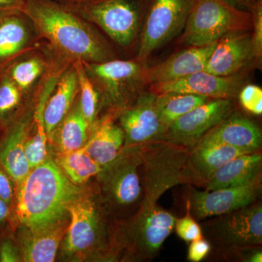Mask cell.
Instances as JSON below:
<instances>
[{"mask_svg":"<svg viewBox=\"0 0 262 262\" xmlns=\"http://www.w3.org/2000/svg\"><path fill=\"white\" fill-rule=\"evenodd\" d=\"M17 189L15 217L22 227L29 229L64 220L69 206L81 194L80 187L48 159L31 170Z\"/></svg>","mask_w":262,"mask_h":262,"instance_id":"1","label":"cell"},{"mask_svg":"<svg viewBox=\"0 0 262 262\" xmlns=\"http://www.w3.org/2000/svg\"><path fill=\"white\" fill-rule=\"evenodd\" d=\"M56 47L77 60L108 61L107 48L89 26L49 0H25L21 10Z\"/></svg>","mask_w":262,"mask_h":262,"instance_id":"2","label":"cell"},{"mask_svg":"<svg viewBox=\"0 0 262 262\" xmlns=\"http://www.w3.org/2000/svg\"><path fill=\"white\" fill-rule=\"evenodd\" d=\"M189 151L165 141L140 145L144 199L139 208L158 204L160 196L175 186L193 184L187 166Z\"/></svg>","mask_w":262,"mask_h":262,"instance_id":"3","label":"cell"},{"mask_svg":"<svg viewBox=\"0 0 262 262\" xmlns=\"http://www.w3.org/2000/svg\"><path fill=\"white\" fill-rule=\"evenodd\" d=\"M252 17L224 0H193L182 35V42L202 47L217 42L227 33L246 30Z\"/></svg>","mask_w":262,"mask_h":262,"instance_id":"4","label":"cell"},{"mask_svg":"<svg viewBox=\"0 0 262 262\" xmlns=\"http://www.w3.org/2000/svg\"><path fill=\"white\" fill-rule=\"evenodd\" d=\"M203 220V237L215 251L256 247L262 244L261 202Z\"/></svg>","mask_w":262,"mask_h":262,"instance_id":"5","label":"cell"},{"mask_svg":"<svg viewBox=\"0 0 262 262\" xmlns=\"http://www.w3.org/2000/svg\"><path fill=\"white\" fill-rule=\"evenodd\" d=\"M140 145L124 146L111 163L98 174L105 201L119 209H139L144 199L141 181ZM136 211V212H137Z\"/></svg>","mask_w":262,"mask_h":262,"instance_id":"6","label":"cell"},{"mask_svg":"<svg viewBox=\"0 0 262 262\" xmlns=\"http://www.w3.org/2000/svg\"><path fill=\"white\" fill-rule=\"evenodd\" d=\"M150 0H84L79 10L117 44L126 47L135 39L141 13Z\"/></svg>","mask_w":262,"mask_h":262,"instance_id":"7","label":"cell"},{"mask_svg":"<svg viewBox=\"0 0 262 262\" xmlns=\"http://www.w3.org/2000/svg\"><path fill=\"white\" fill-rule=\"evenodd\" d=\"M176 219L158 204L139 208L125 225L124 236L134 259H153L174 230Z\"/></svg>","mask_w":262,"mask_h":262,"instance_id":"8","label":"cell"},{"mask_svg":"<svg viewBox=\"0 0 262 262\" xmlns=\"http://www.w3.org/2000/svg\"><path fill=\"white\" fill-rule=\"evenodd\" d=\"M193 0H150L138 60L147 61L151 53L184 29Z\"/></svg>","mask_w":262,"mask_h":262,"instance_id":"9","label":"cell"},{"mask_svg":"<svg viewBox=\"0 0 262 262\" xmlns=\"http://www.w3.org/2000/svg\"><path fill=\"white\" fill-rule=\"evenodd\" d=\"M68 214L70 224L63 244L66 254L77 256L104 248L107 234L102 215L92 199L79 196L69 206Z\"/></svg>","mask_w":262,"mask_h":262,"instance_id":"10","label":"cell"},{"mask_svg":"<svg viewBox=\"0 0 262 262\" xmlns=\"http://www.w3.org/2000/svg\"><path fill=\"white\" fill-rule=\"evenodd\" d=\"M261 175L237 187L211 191H199L191 187L187 204L196 221L229 213L258 201L261 194Z\"/></svg>","mask_w":262,"mask_h":262,"instance_id":"11","label":"cell"},{"mask_svg":"<svg viewBox=\"0 0 262 262\" xmlns=\"http://www.w3.org/2000/svg\"><path fill=\"white\" fill-rule=\"evenodd\" d=\"M231 99H210L172 122L163 141L191 150L206 133L232 113Z\"/></svg>","mask_w":262,"mask_h":262,"instance_id":"12","label":"cell"},{"mask_svg":"<svg viewBox=\"0 0 262 262\" xmlns=\"http://www.w3.org/2000/svg\"><path fill=\"white\" fill-rule=\"evenodd\" d=\"M156 94H141L136 102L120 115L125 135L124 146H139L153 141H163L167 127L160 120L155 106Z\"/></svg>","mask_w":262,"mask_h":262,"instance_id":"13","label":"cell"},{"mask_svg":"<svg viewBox=\"0 0 262 262\" xmlns=\"http://www.w3.org/2000/svg\"><path fill=\"white\" fill-rule=\"evenodd\" d=\"M244 84V77L235 75L222 77L201 71L182 78L162 83L152 84L155 94L179 93L206 96L213 99H231L239 94Z\"/></svg>","mask_w":262,"mask_h":262,"instance_id":"14","label":"cell"},{"mask_svg":"<svg viewBox=\"0 0 262 262\" xmlns=\"http://www.w3.org/2000/svg\"><path fill=\"white\" fill-rule=\"evenodd\" d=\"M90 69L102 84L108 100L120 103L131 93L146 83L144 69L134 61L113 60L91 63Z\"/></svg>","mask_w":262,"mask_h":262,"instance_id":"15","label":"cell"},{"mask_svg":"<svg viewBox=\"0 0 262 262\" xmlns=\"http://www.w3.org/2000/svg\"><path fill=\"white\" fill-rule=\"evenodd\" d=\"M246 30L232 31L219 39L204 71L227 77L235 75L253 59L252 37Z\"/></svg>","mask_w":262,"mask_h":262,"instance_id":"16","label":"cell"},{"mask_svg":"<svg viewBox=\"0 0 262 262\" xmlns=\"http://www.w3.org/2000/svg\"><path fill=\"white\" fill-rule=\"evenodd\" d=\"M198 144H224L248 152H255L261 151V131L249 119L232 112L206 133Z\"/></svg>","mask_w":262,"mask_h":262,"instance_id":"17","label":"cell"},{"mask_svg":"<svg viewBox=\"0 0 262 262\" xmlns=\"http://www.w3.org/2000/svg\"><path fill=\"white\" fill-rule=\"evenodd\" d=\"M216 43L202 47H192L176 53L159 64L144 69L146 83L158 84L179 80L204 71Z\"/></svg>","mask_w":262,"mask_h":262,"instance_id":"18","label":"cell"},{"mask_svg":"<svg viewBox=\"0 0 262 262\" xmlns=\"http://www.w3.org/2000/svg\"><path fill=\"white\" fill-rule=\"evenodd\" d=\"M64 220L39 228L22 229L20 234L21 261L52 262L56 257L60 243L67 231Z\"/></svg>","mask_w":262,"mask_h":262,"instance_id":"19","label":"cell"},{"mask_svg":"<svg viewBox=\"0 0 262 262\" xmlns=\"http://www.w3.org/2000/svg\"><path fill=\"white\" fill-rule=\"evenodd\" d=\"M248 151L220 144H196L189 151L188 168L193 184L205 185L225 163Z\"/></svg>","mask_w":262,"mask_h":262,"instance_id":"20","label":"cell"},{"mask_svg":"<svg viewBox=\"0 0 262 262\" xmlns=\"http://www.w3.org/2000/svg\"><path fill=\"white\" fill-rule=\"evenodd\" d=\"M261 151L239 155L219 168L204 187L211 191L242 185L261 176Z\"/></svg>","mask_w":262,"mask_h":262,"instance_id":"21","label":"cell"},{"mask_svg":"<svg viewBox=\"0 0 262 262\" xmlns=\"http://www.w3.org/2000/svg\"><path fill=\"white\" fill-rule=\"evenodd\" d=\"M124 144L122 127L107 117L96 125L82 148L103 168L116 159Z\"/></svg>","mask_w":262,"mask_h":262,"instance_id":"22","label":"cell"},{"mask_svg":"<svg viewBox=\"0 0 262 262\" xmlns=\"http://www.w3.org/2000/svg\"><path fill=\"white\" fill-rule=\"evenodd\" d=\"M27 138L26 125L21 123L10 129L0 141V165L16 187L20 185L32 170L24 150Z\"/></svg>","mask_w":262,"mask_h":262,"instance_id":"23","label":"cell"},{"mask_svg":"<svg viewBox=\"0 0 262 262\" xmlns=\"http://www.w3.org/2000/svg\"><path fill=\"white\" fill-rule=\"evenodd\" d=\"M78 89L75 70L67 72L56 84L54 93L48 98L44 112L45 127L48 137H51L57 127L69 114Z\"/></svg>","mask_w":262,"mask_h":262,"instance_id":"24","label":"cell"},{"mask_svg":"<svg viewBox=\"0 0 262 262\" xmlns=\"http://www.w3.org/2000/svg\"><path fill=\"white\" fill-rule=\"evenodd\" d=\"M90 126L89 122L81 113L80 106L68 114L56 129L57 145L60 153L82 149L89 139Z\"/></svg>","mask_w":262,"mask_h":262,"instance_id":"25","label":"cell"},{"mask_svg":"<svg viewBox=\"0 0 262 262\" xmlns=\"http://www.w3.org/2000/svg\"><path fill=\"white\" fill-rule=\"evenodd\" d=\"M212 98L198 95L166 93L156 94L155 106L160 120L167 127L172 122Z\"/></svg>","mask_w":262,"mask_h":262,"instance_id":"26","label":"cell"},{"mask_svg":"<svg viewBox=\"0 0 262 262\" xmlns=\"http://www.w3.org/2000/svg\"><path fill=\"white\" fill-rule=\"evenodd\" d=\"M56 163L66 177L75 185L85 184L102 170L83 148L70 152L60 153Z\"/></svg>","mask_w":262,"mask_h":262,"instance_id":"27","label":"cell"},{"mask_svg":"<svg viewBox=\"0 0 262 262\" xmlns=\"http://www.w3.org/2000/svg\"><path fill=\"white\" fill-rule=\"evenodd\" d=\"M53 84V82H49L48 87L44 90L35 113V134L30 139L27 138L24 144L26 158L32 170L47 160L48 135L45 127L43 112L48 98L54 89Z\"/></svg>","mask_w":262,"mask_h":262,"instance_id":"28","label":"cell"},{"mask_svg":"<svg viewBox=\"0 0 262 262\" xmlns=\"http://www.w3.org/2000/svg\"><path fill=\"white\" fill-rule=\"evenodd\" d=\"M15 13L0 14V63L18 53L28 39L24 22Z\"/></svg>","mask_w":262,"mask_h":262,"instance_id":"29","label":"cell"},{"mask_svg":"<svg viewBox=\"0 0 262 262\" xmlns=\"http://www.w3.org/2000/svg\"><path fill=\"white\" fill-rule=\"evenodd\" d=\"M75 70L80 91V108L84 118L93 125L97 113L98 95L84 70L82 61L77 60Z\"/></svg>","mask_w":262,"mask_h":262,"instance_id":"30","label":"cell"},{"mask_svg":"<svg viewBox=\"0 0 262 262\" xmlns=\"http://www.w3.org/2000/svg\"><path fill=\"white\" fill-rule=\"evenodd\" d=\"M42 70V61L32 58L13 66L10 70V77L19 89H28L41 75Z\"/></svg>","mask_w":262,"mask_h":262,"instance_id":"31","label":"cell"},{"mask_svg":"<svg viewBox=\"0 0 262 262\" xmlns=\"http://www.w3.org/2000/svg\"><path fill=\"white\" fill-rule=\"evenodd\" d=\"M20 89L10 77L0 80V121L5 120L20 103Z\"/></svg>","mask_w":262,"mask_h":262,"instance_id":"32","label":"cell"},{"mask_svg":"<svg viewBox=\"0 0 262 262\" xmlns=\"http://www.w3.org/2000/svg\"><path fill=\"white\" fill-rule=\"evenodd\" d=\"M177 234L186 242H192L203 237L201 226L194 220L187 204V213L184 217L176 219L175 227Z\"/></svg>","mask_w":262,"mask_h":262,"instance_id":"33","label":"cell"},{"mask_svg":"<svg viewBox=\"0 0 262 262\" xmlns=\"http://www.w3.org/2000/svg\"><path fill=\"white\" fill-rule=\"evenodd\" d=\"M217 258L233 261L261 262V246L215 251Z\"/></svg>","mask_w":262,"mask_h":262,"instance_id":"34","label":"cell"},{"mask_svg":"<svg viewBox=\"0 0 262 262\" xmlns=\"http://www.w3.org/2000/svg\"><path fill=\"white\" fill-rule=\"evenodd\" d=\"M239 102L245 110L254 115L262 113V90L255 84H247L239 92Z\"/></svg>","mask_w":262,"mask_h":262,"instance_id":"35","label":"cell"},{"mask_svg":"<svg viewBox=\"0 0 262 262\" xmlns=\"http://www.w3.org/2000/svg\"><path fill=\"white\" fill-rule=\"evenodd\" d=\"M253 34L252 37L253 56L261 59L262 56V0H256L252 8Z\"/></svg>","mask_w":262,"mask_h":262,"instance_id":"36","label":"cell"},{"mask_svg":"<svg viewBox=\"0 0 262 262\" xmlns=\"http://www.w3.org/2000/svg\"><path fill=\"white\" fill-rule=\"evenodd\" d=\"M3 234L0 236V262L21 261L19 248L13 239Z\"/></svg>","mask_w":262,"mask_h":262,"instance_id":"37","label":"cell"},{"mask_svg":"<svg viewBox=\"0 0 262 262\" xmlns=\"http://www.w3.org/2000/svg\"><path fill=\"white\" fill-rule=\"evenodd\" d=\"M211 248V245L204 237L192 241L188 248L187 259L192 262L201 261L208 256Z\"/></svg>","mask_w":262,"mask_h":262,"instance_id":"38","label":"cell"},{"mask_svg":"<svg viewBox=\"0 0 262 262\" xmlns=\"http://www.w3.org/2000/svg\"><path fill=\"white\" fill-rule=\"evenodd\" d=\"M13 182L5 169L0 165V198L8 204L11 210L14 198Z\"/></svg>","mask_w":262,"mask_h":262,"instance_id":"39","label":"cell"},{"mask_svg":"<svg viewBox=\"0 0 262 262\" xmlns=\"http://www.w3.org/2000/svg\"><path fill=\"white\" fill-rule=\"evenodd\" d=\"M25 0H0V14L21 11Z\"/></svg>","mask_w":262,"mask_h":262,"instance_id":"40","label":"cell"},{"mask_svg":"<svg viewBox=\"0 0 262 262\" xmlns=\"http://www.w3.org/2000/svg\"><path fill=\"white\" fill-rule=\"evenodd\" d=\"M11 215V210L6 203L0 198V236L5 233V229L8 225Z\"/></svg>","mask_w":262,"mask_h":262,"instance_id":"41","label":"cell"},{"mask_svg":"<svg viewBox=\"0 0 262 262\" xmlns=\"http://www.w3.org/2000/svg\"><path fill=\"white\" fill-rule=\"evenodd\" d=\"M224 1L239 9H241V8H246L251 10L256 0H224Z\"/></svg>","mask_w":262,"mask_h":262,"instance_id":"42","label":"cell"}]
</instances>
